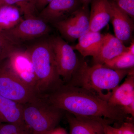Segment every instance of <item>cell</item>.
Wrapping results in <instances>:
<instances>
[{"mask_svg": "<svg viewBox=\"0 0 134 134\" xmlns=\"http://www.w3.org/2000/svg\"><path fill=\"white\" fill-rule=\"evenodd\" d=\"M52 105L77 117L100 118L111 121L124 119L121 109L110 105L85 89L69 84L62 85L43 96Z\"/></svg>", "mask_w": 134, "mask_h": 134, "instance_id": "6da1fadb", "label": "cell"}, {"mask_svg": "<svg viewBox=\"0 0 134 134\" xmlns=\"http://www.w3.org/2000/svg\"><path fill=\"white\" fill-rule=\"evenodd\" d=\"M131 69L117 70L98 64L91 66L86 62H79L68 84L83 88L108 102L113 92Z\"/></svg>", "mask_w": 134, "mask_h": 134, "instance_id": "7a4b0ae2", "label": "cell"}, {"mask_svg": "<svg viewBox=\"0 0 134 134\" xmlns=\"http://www.w3.org/2000/svg\"><path fill=\"white\" fill-rule=\"evenodd\" d=\"M26 50L33 64L37 95L46 96L64 84L58 74L49 40L36 43Z\"/></svg>", "mask_w": 134, "mask_h": 134, "instance_id": "3957f363", "label": "cell"}, {"mask_svg": "<svg viewBox=\"0 0 134 134\" xmlns=\"http://www.w3.org/2000/svg\"><path fill=\"white\" fill-rule=\"evenodd\" d=\"M23 105L24 121L32 134H44L55 128L64 111L51 104L44 96L38 95Z\"/></svg>", "mask_w": 134, "mask_h": 134, "instance_id": "277c9868", "label": "cell"}, {"mask_svg": "<svg viewBox=\"0 0 134 134\" xmlns=\"http://www.w3.org/2000/svg\"><path fill=\"white\" fill-rule=\"evenodd\" d=\"M0 95L24 104L37 94L15 74L7 59L0 61Z\"/></svg>", "mask_w": 134, "mask_h": 134, "instance_id": "5b68a950", "label": "cell"}, {"mask_svg": "<svg viewBox=\"0 0 134 134\" xmlns=\"http://www.w3.org/2000/svg\"><path fill=\"white\" fill-rule=\"evenodd\" d=\"M49 40L58 74L63 82L68 83L76 71L80 61L72 46L60 37H54Z\"/></svg>", "mask_w": 134, "mask_h": 134, "instance_id": "8992f818", "label": "cell"}, {"mask_svg": "<svg viewBox=\"0 0 134 134\" xmlns=\"http://www.w3.org/2000/svg\"><path fill=\"white\" fill-rule=\"evenodd\" d=\"M50 31L48 24L37 17L24 18L12 29L1 32L11 42L19 46L22 43L47 34Z\"/></svg>", "mask_w": 134, "mask_h": 134, "instance_id": "52a82bcc", "label": "cell"}, {"mask_svg": "<svg viewBox=\"0 0 134 134\" xmlns=\"http://www.w3.org/2000/svg\"><path fill=\"white\" fill-rule=\"evenodd\" d=\"M88 8L82 7L67 18L53 24L63 37L69 41L78 39L90 31Z\"/></svg>", "mask_w": 134, "mask_h": 134, "instance_id": "ba28073f", "label": "cell"}, {"mask_svg": "<svg viewBox=\"0 0 134 134\" xmlns=\"http://www.w3.org/2000/svg\"><path fill=\"white\" fill-rule=\"evenodd\" d=\"M7 60L10 67L16 76L36 93L37 79L31 58L27 51L18 49Z\"/></svg>", "mask_w": 134, "mask_h": 134, "instance_id": "9c48e42d", "label": "cell"}, {"mask_svg": "<svg viewBox=\"0 0 134 134\" xmlns=\"http://www.w3.org/2000/svg\"><path fill=\"white\" fill-rule=\"evenodd\" d=\"M79 0H53L40 12L38 17L54 24L64 20L78 9Z\"/></svg>", "mask_w": 134, "mask_h": 134, "instance_id": "30bf717a", "label": "cell"}, {"mask_svg": "<svg viewBox=\"0 0 134 134\" xmlns=\"http://www.w3.org/2000/svg\"><path fill=\"white\" fill-rule=\"evenodd\" d=\"M70 134H105L104 126L111 121L97 118L75 116L66 114Z\"/></svg>", "mask_w": 134, "mask_h": 134, "instance_id": "8fae6325", "label": "cell"}, {"mask_svg": "<svg viewBox=\"0 0 134 134\" xmlns=\"http://www.w3.org/2000/svg\"><path fill=\"white\" fill-rule=\"evenodd\" d=\"M110 9V21L112 24L115 37L122 43L131 40L134 24L131 18L111 0H108Z\"/></svg>", "mask_w": 134, "mask_h": 134, "instance_id": "7c38bea8", "label": "cell"}, {"mask_svg": "<svg viewBox=\"0 0 134 134\" xmlns=\"http://www.w3.org/2000/svg\"><path fill=\"white\" fill-rule=\"evenodd\" d=\"M124 43L110 34L104 35L98 52L93 57L94 65H104L107 62L127 51Z\"/></svg>", "mask_w": 134, "mask_h": 134, "instance_id": "4fadbf2b", "label": "cell"}, {"mask_svg": "<svg viewBox=\"0 0 134 134\" xmlns=\"http://www.w3.org/2000/svg\"><path fill=\"white\" fill-rule=\"evenodd\" d=\"M107 102L110 105L121 110L134 103L133 68L131 69L124 82L114 90Z\"/></svg>", "mask_w": 134, "mask_h": 134, "instance_id": "5bb4252c", "label": "cell"}, {"mask_svg": "<svg viewBox=\"0 0 134 134\" xmlns=\"http://www.w3.org/2000/svg\"><path fill=\"white\" fill-rule=\"evenodd\" d=\"M108 0H92L90 14V30L100 32L110 21Z\"/></svg>", "mask_w": 134, "mask_h": 134, "instance_id": "9a60e30c", "label": "cell"}, {"mask_svg": "<svg viewBox=\"0 0 134 134\" xmlns=\"http://www.w3.org/2000/svg\"><path fill=\"white\" fill-rule=\"evenodd\" d=\"M23 104L0 95V121L26 126L23 119Z\"/></svg>", "mask_w": 134, "mask_h": 134, "instance_id": "2e32d148", "label": "cell"}, {"mask_svg": "<svg viewBox=\"0 0 134 134\" xmlns=\"http://www.w3.org/2000/svg\"><path fill=\"white\" fill-rule=\"evenodd\" d=\"M104 35L100 32L90 30L78 39V43L72 46L74 50H76L84 57H94L98 52L102 42Z\"/></svg>", "mask_w": 134, "mask_h": 134, "instance_id": "e0dca14e", "label": "cell"}, {"mask_svg": "<svg viewBox=\"0 0 134 134\" xmlns=\"http://www.w3.org/2000/svg\"><path fill=\"white\" fill-rule=\"evenodd\" d=\"M19 9L12 5H5L0 8V31L12 29L23 20Z\"/></svg>", "mask_w": 134, "mask_h": 134, "instance_id": "ac0fdd59", "label": "cell"}, {"mask_svg": "<svg viewBox=\"0 0 134 134\" xmlns=\"http://www.w3.org/2000/svg\"><path fill=\"white\" fill-rule=\"evenodd\" d=\"M106 66L117 70L131 69L134 66V55L127 51L117 55L104 63Z\"/></svg>", "mask_w": 134, "mask_h": 134, "instance_id": "d6986e66", "label": "cell"}, {"mask_svg": "<svg viewBox=\"0 0 134 134\" xmlns=\"http://www.w3.org/2000/svg\"><path fill=\"white\" fill-rule=\"evenodd\" d=\"M7 5H12L18 8L25 18L37 17L38 12L34 0H3Z\"/></svg>", "mask_w": 134, "mask_h": 134, "instance_id": "ffe728a7", "label": "cell"}, {"mask_svg": "<svg viewBox=\"0 0 134 134\" xmlns=\"http://www.w3.org/2000/svg\"><path fill=\"white\" fill-rule=\"evenodd\" d=\"M19 46L11 42L0 31V61L9 58Z\"/></svg>", "mask_w": 134, "mask_h": 134, "instance_id": "44dd1931", "label": "cell"}, {"mask_svg": "<svg viewBox=\"0 0 134 134\" xmlns=\"http://www.w3.org/2000/svg\"><path fill=\"white\" fill-rule=\"evenodd\" d=\"M0 134H32L26 126L0 121Z\"/></svg>", "mask_w": 134, "mask_h": 134, "instance_id": "7402d4cb", "label": "cell"}, {"mask_svg": "<svg viewBox=\"0 0 134 134\" xmlns=\"http://www.w3.org/2000/svg\"><path fill=\"white\" fill-rule=\"evenodd\" d=\"M132 19L134 18V0H111Z\"/></svg>", "mask_w": 134, "mask_h": 134, "instance_id": "603a6c76", "label": "cell"}, {"mask_svg": "<svg viewBox=\"0 0 134 134\" xmlns=\"http://www.w3.org/2000/svg\"><path fill=\"white\" fill-rule=\"evenodd\" d=\"M110 127L114 134H134L133 124L130 121L124 122L119 127Z\"/></svg>", "mask_w": 134, "mask_h": 134, "instance_id": "cb8c5ba5", "label": "cell"}, {"mask_svg": "<svg viewBox=\"0 0 134 134\" xmlns=\"http://www.w3.org/2000/svg\"><path fill=\"white\" fill-rule=\"evenodd\" d=\"M53 0H34L35 6L37 12H40Z\"/></svg>", "mask_w": 134, "mask_h": 134, "instance_id": "d4e9b609", "label": "cell"}, {"mask_svg": "<svg viewBox=\"0 0 134 134\" xmlns=\"http://www.w3.org/2000/svg\"><path fill=\"white\" fill-rule=\"evenodd\" d=\"M44 134H68L65 129L60 127H56Z\"/></svg>", "mask_w": 134, "mask_h": 134, "instance_id": "484cf974", "label": "cell"}, {"mask_svg": "<svg viewBox=\"0 0 134 134\" xmlns=\"http://www.w3.org/2000/svg\"><path fill=\"white\" fill-rule=\"evenodd\" d=\"M105 134H114L112 132L109 124H106L104 126Z\"/></svg>", "mask_w": 134, "mask_h": 134, "instance_id": "4316f807", "label": "cell"}, {"mask_svg": "<svg viewBox=\"0 0 134 134\" xmlns=\"http://www.w3.org/2000/svg\"><path fill=\"white\" fill-rule=\"evenodd\" d=\"M127 51L131 54L134 55V42L133 40L131 43L130 46L129 47H127Z\"/></svg>", "mask_w": 134, "mask_h": 134, "instance_id": "83f0119b", "label": "cell"}, {"mask_svg": "<svg viewBox=\"0 0 134 134\" xmlns=\"http://www.w3.org/2000/svg\"><path fill=\"white\" fill-rule=\"evenodd\" d=\"M79 1L83 4V7H84L88 8V6L89 3L92 0H79Z\"/></svg>", "mask_w": 134, "mask_h": 134, "instance_id": "f1b7e54d", "label": "cell"}, {"mask_svg": "<svg viewBox=\"0 0 134 134\" xmlns=\"http://www.w3.org/2000/svg\"><path fill=\"white\" fill-rule=\"evenodd\" d=\"M0 4L2 5H6L3 0H0Z\"/></svg>", "mask_w": 134, "mask_h": 134, "instance_id": "f546056e", "label": "cell"}, {"mask_svg": "<svg viewBox=\"0 0 134 134\" xmlns=\"http://www.w3.org/2000/svg\"><path fill=\"white\" fill-rule=\"evenodd\" d=\"M3 5H1V4H0V8H1V7H2V6H3Z\"/></svg>", "mask_w": 134, "mask_h": 134, "instance_id": "4dcf8cb0", "label": "cell"}]
</instances>
